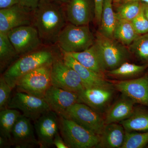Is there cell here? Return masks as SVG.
Instances as JSON below:
<instances>
[{
	"instance_id": "6da1fadb",
	"label": "cell",
	"mask_w": 148,
	"mask_h": 148,
	"mask_svg": "<svg viewBox=\"0 0 148 148\" xmlns=\"http://www.w3.org/2000/svg\"><path fill=\"white\" fill-rule=\"evenodd\" d=\"M67 21L65 5L55 0H40L32 12V24L42 42L47 44L57 43Z\"/></svg>"
},
{
	"instance_id": "7a4b0ae2",
	"label": "cell",
	"mask_w": 148,
	"mask_h": 148,
	"mask_svg": "<svg viewBox=\"0 0 148 148\" xmlns=\"http://www.w3.org/2000/svg\"><path fill=\"white\" fill-rule=\"evenodd\" d=\"M54 58L49 51H35L23 55L15 61L7 69L3 77L13 89L21 77L37 68L52 64Z\"/></svg>"
},
{
	"instance_id": "3957f363",
	"label": "cell",
	"mask_w": 148,
	"mask_h": 148,
	"mask_svg": "<svg viewBox=\"0 0 148 148\" xmlns=\"http://www.w3.org/2000/svg\"><path fill=\"white\" fill-rule=\"evenodd\" d=\"M95 38L88 25L77 26L69 23L62 29L57 43L63 52H80L89 48L95 43Z\"/></svg>"
},
{
	"instance_id": "277c9868",
	"label": "cell",
	"mask_w": 148,
	"mask_h": 148,
	"mask_svg": "<svg viewBox=\"0 0 148 148\" xmlns=\"http://www.w3.org/2000/svg\"><path fill=\"white\" fill-rule=\"evenodd\" d=\"M59 117V132L69 148L96 147L100 136L69 119Z\"/></svg>"
},
{
	"instance_id": "5b68a950",
	"label": "cell",
	"mask_w": 148,
	"mask_h": 148,
	"mask_svg": "<svg viewBox=\"0 0 148 148\" xmlns=\"http://www.w3.org/2000/svg\"><path fill=\"white\" fill-rule=\"evenodd\" d=\"M95 43L107 71L116 69L130 57L131 53L125 46L99 32L96 34Z\"/></svg>"
},
{
	"instance_id": "8992f818",
	"label": "cell",
	"mask_w": 148,
	"mask_h": 148,
	"mask_svg": "<svg viewBox=\"0 0 148 148\" xmlns=\"http://www.w3.org/2000/svg\"><path fill=\"white\" fill-rule=\"evenodd\" d=\"M51 65L41 66L21 77L15 87L17 92L43 98L47 90L51 85Z\"/></svg>"
},
{
	"instance_id": "52a82bcc",
	"label": "cell",
	"mask_w": 148,
	"mask_h": 148,
	"mask_svg": "<svg viewBox=\"0 0 148 148\" xmlns=\"http://www.w3.org/2000/svg\"><path fill=\"white\" fill-rule=\"evenodd\" d=\"M51 85L78 94L85 88L77 73L63 60L54 58L51 65Z\"/></svg>"
},
{
	"instance_id": "ba28073f",
	"label": "cell",
	"mask_w": 148,
	"mask_h": 148,
	"mask_svg": "<svg viewBox=\"0 0 148 148\" xmlns=\"http://www.w3.org/2000/svg\"><path fill=\"white\" fill-rule=\"evenodd\" d=\"M63 117L72 120L99 136L106 125L105 119L98 112L81 103H76L70 107Z\"/></svg>"
},
{
	"instance_id": "9c48e42d",
	"label": "cell",
	"mask_w": 148,
	"mask_h": 148,
	"mask_svg": "<svg viewBox=\"0 0 148 148\" xmlns=\"http://www.w3.org/2000/svg\"><path fill=\"white\" fill-rule=\"evenodd\" d=\"M8 108L18 110L23 115L34 122L43 114L51 110L44 98L19 92L11 98Z\"/></svg>"
},
{
	"instance_id": "30bf717a",
	"label": "cell",
	"mask_w": 148,
	"mask_h": 148,
	"mask_svg": "<svg viewBox=\"0 0 148 148\" xmlns=\"http://www.w3.org/2000/svg\"><path fill=\"white\" fill-rule=\"evenodd\" d=\"M7 34L18 55L35 51L42 42L37 29L32 25L14 28Z\"/></svg>"
},
{
	"instance_id": "8fae6325",
	"label": "cell",
	"mask_w": 148,
	"mask_h": 148,
	"mask_svg": "<svg viewBox=\"0 0 148 148\" xmlns=\"http://www.w3.org/2000/svg\"><path fill=\"white\" fill-rule=\"evenodd\" d=\"M59 119L57 114L49 110L34 122L40 148H47L53 145L54 137L59 132Z\"/></svg>"
},
{
	"instance_id": "7c38bea8",
	"label": "cell",
	"mask_w": 148,
	"mask_h": 148,
	"mask_svg": "<svg viewBox=\"0 0 148 148\" xmlns=\"http://www.w3.org/2000/svg\"><path fill=\"white\" fill-rule=\"evenodd\" d=\"M43 98L51 110L59 116H64L70 107L80 103L78 93L52 85L50 86L47 90Z\"/></svg>"
},
{
	"instance_id": "4fadbf2b",
	"label": "cell",
	"mask_w": 148,
	"mask_h": 148,
	"mask_svg": "<svg viewBox=\"0 0 148 148\" xmlns=\"http://www.w3.org/2000/svg\"><path fill=\"white\" fill-rule=\"evenodd\" d=\"M115 89L135 103L148 107V76L121 80L113 83Z\"/></svg>"
},
{
	"instance_id": "5bb4252c",
	"label": "cell",
	"mask_w": 148,
	"mask_h": 148,
	"mask_svg": "<svg viewBox=\"0 0 148 148\" xmlns=\"http://www.w3.org/2000/svg\"><path fill=\"white\" fill-rule=\"evenodd\" d=\"M32 24V12L19 4L0 10V33Z\"/></svg>"
},
{
	"instance_id": "9a60e30c",
	"label": "cell",
	"mask_w": 148,
	"mask_h": 148,
	"mask_svg": "<svg viewBox=\"0 0 148 148\" xmlns=\"http://www.w3.org/2000/svg\"><path fill=\"white\" fill-rule=\"evenodd\" d=\"M67 21L77 26L88 25L95 16L94 0H69L65 5Z\"/></svg>"
},
{
	"instance_id": "2e32d148",
	"label": "cell",
	"mask_w": 148,
	"mask_h": 148,
	"mask_svg": "<svg viewBox=\"0 0 148 148\" xmlns=\"http://www.w3.org/2000/svg\"><path fill=\"white\" fill-rule=\"evenodd\" d=\"M113 85L86 88L78 93L80 103L99 112L108 106L113 97Z\"/></svg>"
},
{
	"instance_id": "e0dca14e",
	"label": "cell",
	"mask_w": 148,
	"mask_h": 148,
	"mask_svg": "<svg viewBox=\"0 0 148 148\" xmlns=\"http://www.w3.org/2000/svg\"><path fill=\"white\" fill-rule=\"evenodd\" d=\"M31 120L22 114L18 117L11 132L10 142L15 148H29L39 146Z\"/></svg>"
},
{
	"instance_id": "ac0fdd59",
	"label": "cell",
	"mask_w": 148,
	"mask_h": 148,
	"mask_svg": "<svg viewBox=\"0 0 148 148\" xmlns=\"http://www.w3.org/2000/svg\"><path fill=\"white\" fill-rule=\"evenodd\" d=\"M63 60L64 63L73 68L77 73L82 80L85 88L112 85V83L108 81L105 77L96 73L83 66L69 53L63 52Z\"/></svg>"
},
{
	"instance_id": "d6986e66",
	"label": "cell",
	"mask_w": 148,
	"mask_h": 148,
	"mask_svg": "<svg viewBox=\"0 0 148 148\" xmlns=\"http://www.w3.org/2000/svg\"><path fill=\"white\" fill-rule=\"evenodd\" d=\"M120 97L106 112L104 119L106 124L120 123L129 118L134 112L135 103L123 94Z\"/></svg>"
},
{
	"instance_id": "ffe728a7",
	"label": "cell",
	"mask_w": 148,
	"mask_h": 148,
	"mask_svg": "<svg viewBox=\"0 0 148 148\" xmlns=\"http://www.w3.org/2000/svg\"><path fill=\"white\" fill-rule=\"evenodd\" d=\"M69 53L83 66L105 77L107 71L95 43L86 50Z\"/></svg>"
},
{
	"instance_id": "44dd1931",
	"label": "cell",
	"mask_w": 148,
	"mask_h": 148,
	"mask_svg": "<svg viewBox=\"0 0 148 148\" xmlns=\"http://www.w3.org/2000/svg\"><path fill=\"white\" fill-rule=\"evenodd\" d=\"M125 130L117 123L106 124L100 135V142L96 148H121L125 138Z\"/></svg>"
},
{
	"instance_id": "7402d4cb",
	"label": "cell",
	"mask_w": 148,
	"mask_h": 148,
	"mask_svg": "<svg viewBox=\"0 0 148 148\" xmlns=\"http://www.w3.org/2000/svg\"><path fill=\"white\" fill-rule=\"evenodd\" d=\"M113 0H104L100 26V33L109 37L114 38V30L117 17L113 9Z\"/></svg>"
},
{
	"instance_id": "603a6c76",
	"label": "cell",
	"mask_w": 148,
	"mask_h": 148,
	"mask_svg": "<svg viewBox=\"0 0 148 148\" xmlns=\"http://www.w3.org/2000/svg\"><path fill=\"white\" fill-rule=\"evenodd\" d=\"M140 35L136 33L131 21L117 18L113 38L125 46H129Z\"/></svg>"
},
{
	"instance_id": "cb8c5ba5",
	"label": "cell",
	"mask_w": 148,
	"mask_h": 148,
	"mask_svg": "<svg viewBox=\"0 0 148 148\" xmlns=\"http://www.w3.org/2000/svg\"><path fill=\"white\" fill-rule=\"evenodd\" d=\"M127 132L148 131V112L141 109H135L132 115L120 122Z\"/></svg>"
},
{
	"instance_id": "d4e9b609",
	"label": "cell",
	"mask_w": 148,
	"mask_h": 148,
	"mask_svg": "<svg viewBox=\"0 0 148 148\" xmlns=\"http://www.w3.org/2000/svg\"><path fill=\"white\" fill-rule=\"evenodd\" d=\"M147 65H139L125 62L116 69L106 72L109 76L114 78L127 80L135 78L143 73Z\"/></svg>"
},
{
	"instance_id": "484cf974",
	"label": "cell",
	"mask_w": 148,
	"mask_h": 148,
	"mask_svg": "<svg viewBox=\"0 0 148 148\" xmlns=\"http://www.w3.org/2000/svg\"><path fill=\"white\" fill-rule=\"evenodd\" d=\"M16 109L7 108L0 111V135L10 140L11 132L16 121L21 114Z\"/></svg>"
},
{
	"instance_id": "4316f807",
	"label": "cell",
	"mask_w": 148,
	"mask_h": 148,
	"mask_svg": "<svg viewBox=\"0 0 148 148\" xmlns=\"http://www.w3.org/2000/svg\"><path fill=\"white\" fill-rule=\"evenodd\" d=\"M143 3L130 1L118 4L115 12L117 18L131 21L142 10Z\"/></svg>"
},
{
	"instance_id": "83f0119b",
	"label": "cell",
	"mask_w": 148,
	"mask_h": 148,
	"mask_svg": "<svg viewBox=\"0 0 148 148\" xmlns=\"http://www.w3.org/2000/svg\"><path fill=\"white\" fill-rule=\"evenodd\" d=\"M7 34L0 33V67L1 71L12 60L18 56Z\"/></svg>"
},
{
	"instance_id": "f1b7e54d",
	"label": "cell",
	"mask_w": 148,
	"mask_h": 148,
	"mask_svg": "<svg viewBox=\"0 0 148 148\" xmlns=\"http://www.w3.org/2000/svg\"><path fill=\"white\" fill-rule=\"evenodd\" d=\"M128 49L130 53L138 59L148 64V33L140 35Z\"/></svg>"
},
{
	"instance_id": "f546056e",
	"label": "cell",
	"mask_w": 148,
	"mask_h": 148,
	"mask_svg": "<svg viewBox=\"0 0 148 148\" xmlns=\"http://www.w3.org/2000/svg\"><path fill=\"white\" fill-rule=\"evenodd\" d=\"M148 144V131L143 132L125 131V138L121 148H142Z\"/></svg>"
},
{
	"instance_id": "4dcf8cb0",
	"label": "cell",
	"mask_w": 148,
	"mask_h": 148,
	"mask_svg": "<svg viewBox=\"0 0 148 148\" xmlns=\"http://www.w3.org/2000/svg\"><path fill=\"white\" fill-rule=\"evenodd\" d=\"M12 89L2 76L0 78V110L8 108Z\"/></svg>"
},
{
	"instance_id": "1f68e13d",
	"label": "cell",
	"mask_w": 148,
	"mask_h": 148,
	"mask_svg": "<svg viewBox=\"0 0 148 148\" xmlns=\"http://www.w3.org/2000/svg\"><path fill=\"white\" fill-rule=\"evenodd\" d=\"M136 33L139 35L148 33V20L147 18L143 7L142 10L134 19L131 21Z\"/></svg>"
},
{
	"instance_id": "d6a6232c",
	"label": "cell",
	"mask_w": 148,
	"mask_h": 148,
	"mask_svg": "<svg viewBox=\"0 0 148 148\" xmlns=\"http://www.w3.org/2000/svg\"><path fill=\"white\" fill-rule=\"evenodd\" d=\"M95 3V18L98 24L101 23L104 0H94Z\"/></svg>"
},
{
	"instance_id": "836d02e7",
	"label": "cell",
	"mask_w": 148,
	"mask_h": 148,
	"mask_svg": "<svg viewBox=\"0 0 148 148\" xmlns=\"http://www.w3.org/2000/svg\"><path fill=\"white\" fill-rule=\"evenodd\" d=\"M40 0H19V4L33 12L36 8Z\"/></svg>"
},
{
	"instance_id": "e575fe53",
	"label": "cell",
	"mask_w": 148,
	"mask_h": 148,
	"mask_svg": "<svg viewBox=\"0 0 148 148\" xmlns=\"http://www.w3.org/2000/svg\"><path fill=\"white\" fill-rule=\"evenodd\" d=\"M53 145L57 148H69L59 132L57 133L54 137Z\"/></svg>"
},
{
	"instance_id": "d590c367",
	"label": "cell",
	"mask_w": 148,
	"mask_h": 148,
	"mask_svg": "<svg viewBox=\"0 0 148 148\" xmlns=\"http://www.w3.org/2000/svg\"><path fill=\"white\" fill-rule=\"evenodd\" d=\"M19 3V0H0V9L9 8Z\"/></svg>"
},
{
	"instance_id": "8d00e7d4",
	"label": "cell",
	"mask_w": 148,
	"mask_h": 148,
	"mask_svg": "<svg viewBox=\"0 0 148 148\" xmlns=\"http://www.w3.org/2000/svg\"><path fill=\"white\" fill-rule=\"evenodd\" d=\"M11 146L10 140L0 135V148H9Z\"/></svg>"
},
{
	"instance_id": "74e56055",
	"label": "cell",
	"mask_w": 148,
	"mask_h": 148,
	"mask_svg": "<svg viewBox=\"0 0 148 148\" xmlns=\"http://www.w3.org/2000/svg\"><path fill=\"white\" fill-rule=\"evenodd\" d=\"M143 8L145 15L148 20V4L143 3Z\"/></svg>"
},
{
	"instance_id": "f35d334b",
	"label": "cell",
	"mask_w": 148,
	"mask_h": 148,
	"mask_svg": "<svg viewBox=\"0 0 148 148\" xmlns=\"http://www.w3.org/2000/svg\"><path fill=\"white\" fill-rule=\"evenodd\" d=\"M130 1H139L141 2L148 4V0H120L119 3L126 2Z\"/></svg>"
},
{
	"instance_id": "ab89813d",
	"label": "cell",
	"mask_w": 148,
	"mask_h": 148,
	"mask_svg": "<svg viewBox=\"0 0 148 148\" xmlns=\"http://www.w3.org/2000/svg\"><path fill=\"white\" fill-rule=\"evenodd\" d=\"M58 2L61 3L63 4L64 5H66V4L69 2V0H55Z\"/></svg>"
},
{
	"instance_id": "60d3db41",
	"label": "cell",
	"mask_w": 148,
	"mask_h": 148,
	"mask_svg": "<svg viewBox=\"0 0 148 148\" xmlns=\"http://www.w3.org/2000/svg\"><path fill=\"white\" fill-rule=\"evenodd\" d=\"M120 2V0H113V2L116 4H118Z\"/></svg>"
}]
</instances>
